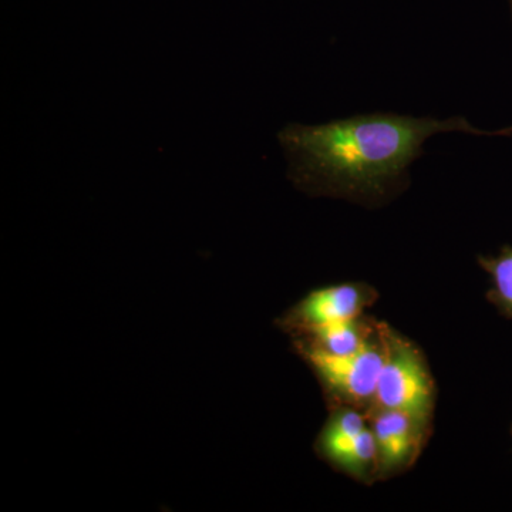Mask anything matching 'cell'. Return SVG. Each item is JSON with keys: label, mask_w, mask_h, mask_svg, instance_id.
Segmentation results:
<instances>
[{"label": "cell", "mask_w": 512, "mask_h": 512, "mask_svg": "<svg viewBox=\"0 0 512 512\" xmlns=\"http://www.w3.org/2000/svg\"><path fill=\"white\" fill-rule=\"evenodd\" d=\"M453 131L508 137L512 127L487 131L464 117L437 120L377 113L320 126L289 124L278 137L289 177L303 191L376 205L406 187L409 167L430 137Z\"/></svg>", "instance_id": "6da1fadb"}, {"label": "cell", "mask_w": 512, "mask_h": 512, "mask_svg": "<svg viewBox=\"0 0 512 512\" xmlns=\"http://www.w3.org/2000/svg\"><path fill=\"white\" fill-rule=\"evenodd\" d=\"M380 335L383 365L370 409L399 410L433 427L437 387L426 355L386 322H380Z\"/></svg>", "instance_id": "7a4b0ae2"}, {"label": "cell", "mask_w": 512, "mask_h": 512, "mask_svg": "<svg viewBox=\"0 0 512 512\" xmlns=\"http://www.w3.org/2000/svg\"><path fill=\"white\" fill-rule=\"evenodd\" d=\"M295 348L318 377L330 406H349L369 412L375 402L383 365L380 320L376 335L352 355H332L303 339L296 340Z\"/></svg>", "instance_id": "3957f363"}, {"label": "cell", "mask_w": 512, "mask_h": 512, "mask_svg": "<svg viewBox=\"0 0 512 512\" xmlns=\"http://www.w3.org/2000/svg\"><path fill=\"white\" fill-rule=\"evenodd\" d=\"M315 448L326 463L357 483H377L375 436L362 410L330 406L328 420L320 430Z\"/></svg>", "instance_id": "277c9868"}, {"label": "cell", "mask_w": 512, "mask_h": 512, "mask_svg": "<svg viewBox=\"0 0 512 512\" xmlns=\"http://www.w3.org/2000/svg\"><path fill=\"white\" fill-rule=\"evenodd\" d=\"M366 416L376 441L377 481L407 473L429 444L433 427L399 410L370 409Z\"/></svg>", "instance_id": "5b68a950"}, {"label": "cell", "mask_w": 512, "mask_h": 512, "mask_svg": "<svg viewBox=\"0 0 512 512\" xmlns=\"http://www.w3.org/2000/svg\"><path fill=\"white\" fill-rule=\"evenodd\" d=\"M377 299L379 292L365 282L325 286L308 293L293 306L281 320V325L296 336L306 335L323 326L360 318Z\"/></svg>", "instance_id": "8992f818"}, {"label": "cell", "mask_w": 512, "mask_h": 512, "mask_svg": "<svg viewBox=\"0 0 512 512\" xmlns=\"http://www.w3.org/2000/svg\"><path fill=\"white\" fill-rule=\"evenodd\" d=\"M379 320L363 315L348 322L335 323L312 330L299 339L306 340L316 348L332 353V355H352L376 335Z\"/></svg>", "instance_id": "52a82bcc"}, {"label": "cell", "mask_w": 512, "mask_h": 512, "mask_svg": "<svg viewBox=\"0 0 512 512\" xmlns=\"http://www.w3.org/2000/svg\"><path fill=\"white\" fill-rule=\"evenodd\" d=\"M478 265L490 275L485 299L504 318L512 320V247L504 245L497 255H480Z\"/></svg>", "instance_id": "ba28073f"}, {"label": "cell", "mask_w": 512, "mask_h": 512, "mask_svg": "<svg viewBox=\"0 0 512 512\" xmlns=\"http://www.w3.org/2000/svg\"><path fill=\"white\" fill-rule=\"evenodd\" d=\"M510 9H511V16H512V0H510Z\"/></svg>", "instance_id": "9c48e42d"}, {"label": "cell", "mask_w": 512, "mask_h": 512, "mask_svg": "<svg viewBox=\"0 0 512 512\" xmlns=\"http://www.w3.org/2000/svg\"><path fill=\"white\" fill-rule=\"evenodd\" d=\"M511 434H512V427H511Z\"/></svg>", "instance_id": "30bf717a"}]
</instances>
